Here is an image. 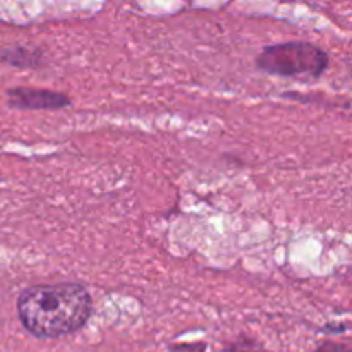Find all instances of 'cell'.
<instances>
[{
  "label": "cell",
  "instance_id": "cell-1",
  "mask_svg": "<svg viewBox=\"0 0 352 352\" xmlns=\"http://www.w3.org/2000/svg\"><path fill=\"white\" fill-rule=\"evenodd\" d=\"M93 301L88 289L76 282L33 285L17 298V315L31 336L58 339L89 322Z\"/></svg>",
  "mask_w": 352,
  "mask_h": 352
},
{
  "label": "cell",
  "instance_id": "cell-2",
  "mask_svg": "<svg viewBox=\"0 0 352 352\" xmlns=\"http://www.w3.org/2000/svg\"><path fill=\"white\" fill-rule=\"evenodd\" d=\"M260 71L274 76L320 78L329 67V55L309 41H285L268 45L256 58Z\"/></svg>",
  "mask_w": 352,
  "mask_h": 352
},
{
  "label": "cell",
  "instance_id": "cell-3",
  "mask_svg": "<svg viewBox=\"0 0 352 352\" xmlns=\"http://www.w3.org/2000/svg\"><path fill=\"white\" fill-rule=\"evenodd\" d=\"M7 103L21 110H55L71 105V98L64 93L50 89H36L19 86L7 91Z\"/></svg>",
  "mask_w": 352,
  "mask_h": 352
},
{
  "label": "cell",
  "instance_id": "cell-4",
  "mask_svg": "<svg viewBox=\"0 0 352 352\" xmlns=\"http://www.w3.org/2000/svg\"><path fill=\"white\" fill-rule=\"evenodd\" d=\"M0 60L9 65H14V67L30 69L36 67L38 62H40V54L28 50L24 47L6 48V50L0 52Z\"/></svg>",
  "mask_w": 352,
  "mask_h": 352
},
{
  "label": "cell",
  "instance_id": "cell-5",
  "mask_svg": "<svg viewBox=\"0 0 352 352\" xmlns=\"http://www.w3.org/2000/svg\"><path fill=\"white\" fill-rule=\"evenodd\" d=\"M226 352H263V349L256 340L250 339V337H239L236 342L226 347Z\"/></svg>",
  "mask_w": 352,
  "mask_h": 352
},
{
  "label": "cell",
  "instance_id": "cell-6",
  "mask_svg": "<svg viewBox=\"0 0 352 352\" xmlns=\"http://www.w3.org/2000/svg\"><path fill=\"white\" fill-rule=\"evenodd\" d=\"M316 352H351V349L347 346H340V344L323 342L322 346L316 349Z\"/></svg>",
  "mask_w": 352,
  "mask_h": 352
}]
</instances>
